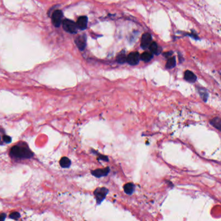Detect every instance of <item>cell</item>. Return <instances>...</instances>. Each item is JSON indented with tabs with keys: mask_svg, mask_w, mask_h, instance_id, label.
Returning a JSON list of instances; mask_svg holds the SVG:
<instances>
[{
	"mask_svg": "<svg viewBox=\"0 0 221 221\" xmlns=\"http://www.w3.org/2000/svg\"><path fill=\"white\" fill-rule=\"evenodd\" d=\"M10 154L12 158L17 159L30 158L33 157V154L27 147L23 145H14L10 151Z\"/></svg>",
	"mask_w": 221,
	"mask_h": 221,
	"instance_id": "1",
	"label": "cell"
},
{
	"mask_svg": "<svg viewBox=\"0 0 221 221\" xmlns=\"http://www.w3.org/2000/svg\"><path fill=\"white\" fill-rule=\"evenodd\" d=\"M108 189L105 187L97 188L95 189L93 191V195L97 205H100L102 201L105 199L107 194L108 193Z\"/></svg>",
	"mask_w": 221,
	"mask_h": 221,
	"instance_id": "2",
	"label": "cell"
},
{
	"mask_svg": "<svg viewBox=\"0 0 221 221\" xmlns=\"http://www.w3.org/2000/svg\"><path fill=\"white\" fill-rule=\"evenodd\" d=\"M62 25L65 32L70 34L77 33L78 27L75 22L69 19H65L62 21Z\"/></svg>",
	"mask_w": 221,
	"mask_h": 221,
	"instance_id": "3",
	"label": "cell"
},
{
	"mask_svg": "<svg viewBox=\"0 0 221 221\" xmlns=\"http://www.w3.org/2000/svg\"><path fill=\"white\" fill-rule=\"evenodd\" d=\"M63 12L61 10H55L51 14V21L55 27H59L62 23L63 19Z\"/></svg>",
	"mask_w": 221,
	"mask_h": 221,
	"instance_id": "4",
	"label": "cell"
},
{
	"mask_svg": "<svg viewBox=\"0 0 221 221\" xmlns=\"http://www.w3.org/2000/svg\"><path fill=\"white\" fill-rule=\"evenodd\" d=\"M86 34H80L76 37L75 39V43L77 47L79 48L80 50H84L86 47Z\"/></svg>",
	"mask_w": 221,
	"mask_h": 221,
	"instance_id": "5",
	"label": "cell"
},
{
	"mask_svg": "<svg viewBox=\"0 0 221 221\" xmlns=\"http://www.w3.org/2000/svg\"><path fill=\"white\" fill-rule=\"evenodd\" d=\"M139 59H140V55H139V53H130L127 56V62L131 65H136L139 62Z\"/></svg>",
	"mask_w": 221,
	"mask_h": 221,
	"instance_id": "6",
	"label": "cell"
},
{
	"mask_svg": "<svg viewBox=\"0 0 221 221\" xmlns=\"http://www.w3.org/2000/svg\"><path fill=\"white\" fill-rule=\"evenodd\" d=\"M152 43V36L150 33H144L142 36L141 47L143 49H146L149 47Z\"/></svg>",
	"mask_w": 221,
	"mask_h": 221,
	"instance_id": "7",
	"label": "cell"
},
{
	"mask_svg": "<svg viewBox=\"0 0 221 221\" xmlns=\"http://www.w3.org/2000/svg\"><path fill=\"white\" fill-rule=\"evenodd\" d=\"M88 18L86 16H80L77 21V26L78 27V29H80L81 31H84L85 29L87 28L88 27Z\"/></svg>",
	"mask_w": 221,
	"mask_h": 221,
	"instance_id": "8",
	"label": "cell"
},
{
	"mask_svg": "<svg viewBox=\"0 0 221 221\" xmlns=\"http://www.w3.org/2000/svg\"><path fill=\"white\" fill-rule=\"evenodd\" d=\"M110 172V168L108 167L104 169H97L95 170L92 171V174L97 178H101L102 176H106Z\"/></svg>",
	"mask_w": 221,
	"mask_h": 221,
	"instance_id": "9",
	"label": "cell"
},
{
	"mask_svg": "<svg viewBox=\"0 0 221 221\" xmlns=\"http://www.w3.org/2000/svg\"><path fill=\"white\" fill-rule=\"evenodd\" d=\"M135 188H136V186L134 185V184L132 182L125 184L123 186L124 193L128 195H131L133 194L135 191Z\"/></svg>",
	"mask_w": 221,
	"mask_h": 221,
	"instance_id": "10",
	"label": "cell"
},
{
	"mask_svg": "<svg viewBox=\"0 0 221 221\" xmlns=\"http://www.w3.org/2000/svg\"><path fill=\"white\" fill-rule=\"evenodd\" d=\"M184 78L191 83H194L196 80V76L195 74L190 71H186L184 73Z\"/></svg>",
	"mask_w": 221,
	"mask_h": 221,
	"instance_id": "11",
	"label": "cell"
},
{
	"mask_svg": "<svg viewBox=\"0 0 221 221\" xmlns=\"http://www.w3.org/2000/svg\"><path fill=\"white\" fill-rule=\"evenodd\" d=\"M149 47L152 54L158 55L160 53V50L159 49V47L156 42H152Z\"/></svg>",
	"mask_w": 221,
	"mask_h": 221,
	"instance_id": "12",
	"label": "cell"
},
{
	"mask_svg": "<svg viewBox=\"0 0 221 221\" xmlns=\"http://www.w3.org/2000/svg\"><path fill=\"white\" fill-rule=\"evenodd\" d=\"M117 62L119 63H124L127 62V56L125 54V52L122 50L121 53L117 56Z\"/></svg>",
	"mask_w": 221,
	"mask_h": 221,
	"instance_id": "13",
	"label": "cell"
},
{
	"mask_svg": "<svg viewBox=\"0 0 221 221\" xmlns=\"http://www.w3.org/2000/svg\"><path fill=\"white\" fill-rule=\"evenodd\" d=\"M210 124L212 125L213 127L216 128L217 129L220 131V127H221V120L219 117H216L215 119H212L210 121Z\"/></svg>",
	"mask_w": 221,
	"mask_h": 221,
	"instance_id": "14",
	"label": "cell"
},
{
	"mask_svg": "<svg viewBox=\"0 0 221 221\" xmlns=\"http://www.w3.org/2000/svg\"><path fill=\"white\" fill-rule=\"evenodd\" d=\"M60 165L63 168H68L71 166V160L67 157H62L60 161Z\"/></svg>",
	"mask_w": 221,
	"mask_h": 221,
	"instance_id": "15",
	"label": "cell"
},
{
	"mask_svg": "<svg viewBox=\"0 0 221 221\" xmlns=\"http://www.w3.org/2000/svg\"><path fill=\"white\" fill-rule=\"evenodd\" d=\"M152 57H153L152 54L149 52H145L140 56V58L143 61L145 62H148L151 61L152 60Z\"/></svg>",
	"mask_w": 221,
	"mask_h": 221,
	"instance_id": "16",
	"label": "cell"
},
{
	"mask_svg": "<svg viewBox=\"0 0 221 221\" xmlns=\"http://www.w3.org/2000/svg\"><path fill=\"white\" fill-rule=\"evenodd\" d=\"M176 66V59L175 57H172L168 59L166 63V67L167 69H172Z\"/></svg>",
	"mask_w": 221,
	"mask_h": 221,
	"instance_id": "17",
	"label": "cell"
},
{
	"mask_svg": "<svg viewBox=\"0 0 221 221\" xmlns=\"http://www.w3.org/2000/svg\"><path fill=\"white\" fill-rule=\"evenodd\" d=\"M198 92H199L201 96L202 97V98H203V100L204 101H206V100H207L208 98V94L207 93V92H206V91L205 89H199L198 90Z\"/></svg>",
	"mask_w": 221,
	"mask_h": 221,
	"instance_id": "18",
	"label": "cell"
},
{
	"mask_svg": "<svg viewBox=\"0 0 221 221\" xmlns=\"http://www.w3.org/2000/svg\"><path fill=\"white\" fill-rule=\"evenodd\" d=\"M9 217L12 219L16 220L20 217V214L18 212H13L9 215Z\"/></svg>",
	"mask_w": 221,
	"mask_h": 221,
	"instance_id": "19",
	"label": "cell"
},
{
	"mask_svg": "<svg viewBox=\"0 0 221 221\" xmlns=\"http://www.w3.org/2000/svg\"><path fill=\"white\" fill-rule=\"evenodd\" d=\"M3 139V141L7 143H9L11 141V138L9 136H4Z\"/></svg>",
	"mask_w": 221,
	"mask_h": 221,
	"instance_id": "20",
	"label": "cell"
},
{
	"mask_svg": "<svg viewBox=\"0 0 221 221\" xmlns=\"http://www.w3.org/2000/svg\"><path fill=\"white\" fill-rule=\"evenodd\" d=\"M173 54V52H171V51H170V52H167V53H165L164 54V56L167 58H169V57H170L171 55Z\"/></svg>",
	"mask_w": 221,
	"mask_h": 221,
	"instance_id": "21",
	"label": "cell"
},
{
	"mask_svg": "<svg viewBox=\"0 0 221 221\" xmlns=\"http://www.w3.org/2000/svg\"><path fill=\"white\" fill-rule=\"evenodd\" d=\"M6 218V214L5 213H2L0 214V221H4Z\"/></svg>",
	"mask_w": 221,
	"mask_h": 221,
	"instance_id": "22",
	"label": "cell"
}]
</instances>
